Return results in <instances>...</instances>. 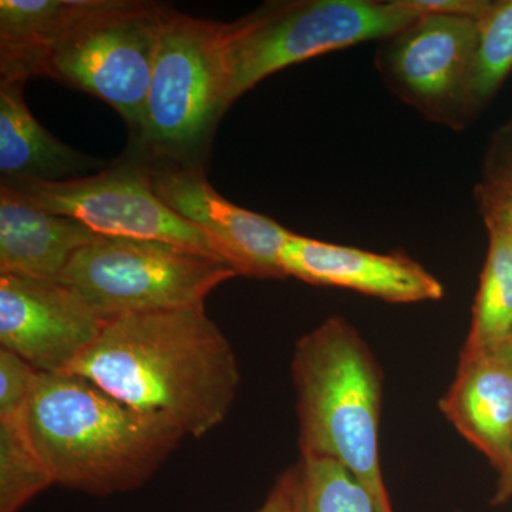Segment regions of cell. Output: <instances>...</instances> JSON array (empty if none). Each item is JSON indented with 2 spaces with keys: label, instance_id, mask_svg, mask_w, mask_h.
<instances>
[{
  "label": "cell",
  "instance_id": "13",
  "mask_svg": "<svg viewBox=\"0 0 512 512\" xmlns=\"http://www.w3.org/2000/svg\"><path fill=\"white\" fill-rule=\"evenodd\" d=\"M444 417L501 470L512 458V369L493 353H461L440 400Z\"/></svg>",
  "mask_w": 512,
  "mask_h": 512
},
{
  "label": "cell",
  "instance_id": "17",
  "mask_svg": "<svg viewBox=\"0 0 512 512\" xmlns=\"http://www.w3.org/2000/svg\"><path fill=\"white\" fill-rule=\"evenodd\" d=\"M490 245L461 353H493L512 333V238L487 227Z\"/></svg>",
  "mask_w": 512,
  "mask_h": 512
},
{
  "label": "cell",
  "instance_id": "18",
  "mask_svg": "<svg viewBox=\"0 0 512 512\" xmlns=\"http://www.w3.org/2000/svg\"><path fill=\"white\" fill-rule=\"evenodd\" d=\"M55 485L30 436L26 416L0 421V512H19Z\"/></svg>",
  "mask_w": 512,
  "mask_h": 512
},
{
  "label": "cell",
  "instance_id": "25",
  "mask_svg": "<svg viewBox=\"0 0 512 512\" xmlns=\"http://www.w3.org/2000/svg\"><path fill=\"white\" fill-rule=\"evenodd\" d=\"M407 8L419 15L436 13V15L470 16L481 19L490 10L493 2L484 0H403Z\"/></svg>",
  "mask_w": 512,
  "mask_h": 512
},
{
  "label": "cell",
  "instance_id": "26",
  "mask_svg": "<svg viewBox=\"0 0 512 512\" xmlns=\"http://www.w3.org/2000/svg\"><path fill=\"white\" fill-rule=\"evenodd\" d=\"M497 487H495L491 504L501 505L508 503L512 498V458L501 470H498Z\"/></svg>",
  "mask_w": 512,
  "mask_h": 512
},
{
  "label": "cell",
  "instance_id": "22",
  "mask_svg": "<svg viewBox=\"0 0 512 512\" xmlns=\"http://www.w3.org/2000/svg\"><path fill=\"white\" fill-rule=\"evenodd\" d=\"M485 187L512 192V121L495 134L484 164Z\"/></svg>",
  "mask_w": 512,
  "mask_h": 512
},
{
  "label": "cell",
  "instance_id": "11",
  "mask_svg": "<svg viewBox=\"0 0 512 512\" xmlns=\"http://www.w3.org/2000/svg\"><path fill=\"white\" fill-rule=\"evenodd\" d=\"M146 165V164H144ZM151 185L181 218L200 229L237 275L285 279L282 249L292 234L278 222L225 200L200 167L146 165Z\"/></svg>",
  "mask_w": 512,
  "mask_h": 512
},
{
  "label": "cell",
  "instance_id": "5",
  "mask_svg": "<svg viewBox=\"0 0 512 512\" xmlns=\"http://www.w3.org/2000/svg\"><path fill=\"white\" fill-rule=\"evenodd\" d=\"M419 13L403 0H299L262 6L222 25L225 104L232 106L256 84L293 66L367 42L389 39Z\"/></svg>",
  "mask_w": 512,
  "mask_h": 512
},
{
  "label": "cell",
  "instance_id": "15",
  "mask_svg": "<svg viewBox=\"0 0 512 512\" xmlns=\"http://www.w3.org/2000/svg\"><path fill=\"white\" fill-rule=\"evenodd\" d=\"M22 82H0V174L2 181H57L99 168L53 137L30 113Z\"/></svg>",
  "mask_w": 512,
  "mask_h": 512
},
{
  "label": "cell",
  "instance_id": "24",
  "mask_svg": "<svg viewBox=\"0 0 512 512\" xmlns=\"http://www.w3.org/2000/svg\"><path fill=\"white\" fill-rule=\"evenodd\" d=\"M476 198L485 225L501 229L512 238V192L477 185Z\"/></svg>",
  "mask_w": 512,
  "mask_h": 512
},
{
  "label": "cell",
  "instance_id": "27",
  "mask_svg": "<svg viewBox=\"0 0 512 512\" xmlns=\"http://www.w3.org/2000/svg\"><path fill=\"white\" fill-rule=\"evenodd\" d=\"M493 355L497 356L498 359L503 360L505 365L510 366L512 369V333L510 338L505 340L503 345H501L500 348L493 352Z\"/></svg>",
  "mask_w": 512,
  "mask_h": 512
},
{
  "label": "cell",
  "instance_id": "23",
  "mask_svg": "<svg viewBox=\"0 0 512 512\" xmlns=\"http://www.w3.org/2000/svg\"><path fill=\"white\" fill-rule=\"evenodd\" d=\"M255 512H302V480L299 464L276 478L264 504Z\"/></svg>",
  "mask_w": 512,
  "mask_h": 512
},
{
  "label": "cell",
  "instance_id": "16",
  "mask_svg": "<svg viewBox=\"0 0 512 512\" xmlns=\"http://www.w3.org/2000/svg\"><path fill=\"white\" fill-rule=\"evenodd\" d=\"M106 3L107 0H2V80L26 83L30 64Z\"/></svg>",
  "mask_w": 512,
  "mask_h": 512
},
{
  "label": "cell",
  "instance_id": "14",
  "mask_svg": "<svg viewBox=\"0 0 512 512\" xmlns=\"http://www.w3.org/2000/svg\"><path fill=\"white\" fill-rule=\"evenodd\" d=\"M99 235L82 222L0 188V275L59 282L73 256Z\"/></svg>",
  "mask_w": 512,
  "mask_h": 512
},
{
  "label": "cell",
  "instance_id": "4",
  "mask_svg": "<svg viewBox=\"0 0 512 512\" xmlns=\"http://www.w3.org/2000/svg\"><path fill=\"white\" fill-rule=\"evenodd\" d=\"M222 25L160 6L156 57L131 158L202 168L228 110Z\"/></svg>",
  "mask_w": 512,
  "mask_h": 512
},
{
  "label": "cell",
  "instance_id": "6",
  "mask_svg": "<svg viewBox=\"0 0 512 512\" xmlns=\"http://www.w3.org/2000/svg\"><path fill=\"white\" fill-rule=\"evenodd\" d=\"M235 276L227 262L191 249L99 235L73 256L59 282L109 322L204 305L215 288Z\"/></svg>",
  "mask_w": 512,
  "mask_h": 512
},
{
  "label": "cell",
  "instance_id": "3",
  "mask_svg": "<svg viewBox=\"0 0 512 512\" xmlns=\"http://www.w3.org/2000/svg\"><path fill=\"white\" fill-rule=\"evenodd\" d=\"M301 456L339 461L394 512L379 457L383 372L365 339L342 316H330L296 342L292 356Z\"/></svg>",
  "mask_w": 512,
  "mask_h": 512
},
{
  "label": "cell",
  "instance_id": "9",
  "mask_svg": "<svg viewBox=\"0 0 512 512\" xmlns=\"http://www.w3.org/2000/svg\"><path fill=\"white\" fill-rule=\"evenodd\" d=\"M480 19L420 15L384 39L377 67L400 99L427 119L461 127L470 117V80Z\"/></svg>",
  "mask_w": 512,
  "mask_h": 512
},
{
  "label": "cell",
  "instance_id": "1",
  "mask_svg": "<svg viewBox=\"0 0 512 512\" xmlns=\"http://www.w3.org/2000/svg\"><path fill=\"white\" fill-rule=\"evenodd\" d=\"M69 373L200 439L227 419L237 356L204 305L111 319Z\"/></svg>",
  "mask_w": 512,
  "mask_h": 512
},
{
  "label": "cell",
  "instance_id": "28",
  "mask_svg": "<svg viewBox=\"0 0 512 512\" xmlns=\"http://www.w3.org/2000/svg\"><path fill=\"white\" fill-rule=\"evenodd\" d=\"M454 512H463V511L457 510V511H454Z\"/></svg>",
  "mask_w": 512,
  "mask_h": 512
},
{
  "label": "cell",
  "instance_id": "21",
  "mask_svg": "<svg viewBox=\"0 0 512 512\" xmlns=\"http://www.w3.org/2000/svg\"><path fill=\"white\" fill-rule=\"evenodd\" d=\"M39 375L22 357L0 348V421L26 416Z\"/></svg>",
  "mask_w": 512,
  "mask_h": 512
},
{
  "label": "cell",
  "instance_id": "12",
  "mask_svg": "<svg viewBox=\"0 0 512 512\" xmlns=\"http://www.w3.org/2000/svg\"><path fill=\"white\" fill-rule=\"evenodd\" d=\"M286 276L306 284L336 286L390 303L439 301L444 288L419 262L400 254H376L292 232L282 249Z\"/></svg>",
  "mask_w": 512,
  "mask_h": 512
},
{
  "label": "cell",
  "instance_id": "2",
  "mask_svg": "<svg viewBox=\"0 0 512 512\" xmlns=\"http://www.w3.org/2000/svg\"><path fill=\"white\" fill-rule=\"evenodd\" d=\"M26 423L55 485L96 497L143 487L184 439L73 373H40Z\"/></svg>",
  "mask_w": 512,
  "mask_h": 512
},
{
  "label": "cell",
  "instance_id": "8",
  "mask_svg": "<svg viewBox=\"0 0 512 512\" xmlns=\"http://www.w3.org/2000/svg\"><path fill=\"white\" fill-rule=\"evenodd\" d=\"M2 184L36 207L82 222L100 237L165 242L221 259L200 229L158 197L146 165L134 158L87 177Z\"/></svg>",
  "mask_w": 512,
  "mask_h": 512
},
{
  "label": "cell",
  "instance_id": "7",
  "mask_svg": "<svg viewBox=\"0 0 512 512\" xmlns=\"http://www.w3.org/2000/svg\"><path fill=\"white\" fill-rule=\"evenodd\" d=\"M160 6L107 0L30 64L28 79H49L92 94L113 107L137 133L143 117L154 57Z\"/></svg>",
  "mask_w": 512,
  "mask_h": 512
},
{
  "label": "cell",
  "instance_id": "19",
  "mask_svg": "<svg viewBox=\"0 0 512 512\" xmlns=\"http://www.w3.org/2000/svg\"><path fill=\"white\" fill-rule=\"evenodd\" d=\"M512 70V0L493 2L480 19L470 80L471 113L480 110Z\"/></svg>",
  "mask_w": 512,
  "mask_h": 512
},
{
  "label": "cell",
  "instance_id": "20",
  "mask_svg": "<svg viewBox=\"0 0 512 512\" xmlns=\"http://www.w3.org/2000/svg\"><path fill=\"white\" fill-rule=\"evenodd\" d=\"M302 512H379L369 491L339 461L301 456Z\"/></svg>",
  "mask_w": 512,
  "mask_h": 512
},
{
  "label": "cell",
  "instance_id": "10",
  "mask_svg": "<svg viewBox=\"0 0 512 512\" xmlns=\"http://www.w3.org/2000/svg\"><path fill=\"white\" fill-rule=\"evenodd\" d=\"M106 323L60 282L0 275V345L37 372L69 373Z\"/></svg>",
  "mask_w": 512,
  "mask_h": 512
}]
</instances>
